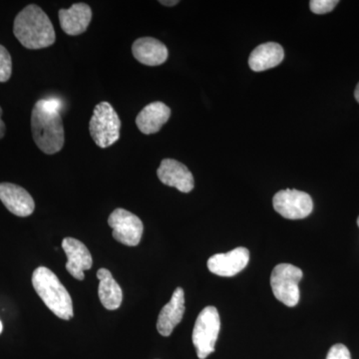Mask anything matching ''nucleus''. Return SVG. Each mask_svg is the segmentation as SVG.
Segmentation results:
<instances>
[{
    "label": "nucleus",
    "instance_id": "obj_10",
    "mask_svg": "<svg viewBox=\"0 0 359 359\" xmlns=\"http://www.w3.org/2000/svg\"><path fill=\"white\" fill-rule=\"evenodd\" d=\"M157 176L164 185L173 187L182 193H190L195 186L190 170L177 160H163L158 168Z\"/></svg>",
    "mask_w": 359,
    "mask_h": 359
},
{
    "label": "nucleus",
    "instance_id": "obj_19",
    "mask_svg": "<svg viewBox=\"0 0 359 359\" xmlns=\"http://www.w3.org/2000/svg\"><path fill=\"white\" fill-rule=\"evenodd\" d=\"M13 73V60L6 47L0 44V82L8 81Z\"/></svg>",
    "mask_w": 359,
    "mask_h": 359
},
{
    "label": "nucleus",
    "instance_id": "obj_13",
    "mask_svg": "<svg viewBox=\"0 0 359 359\" xmlns=\"http://www.w3.org/2000/svg\"><path fill=\"white\" fill-rule=\"evenodd\" d=\"M185 313V294L182 287H177L171 301L160 311L157 330L163 337H170L174 328L183 320Z\"/></svg>",
    "mask_w": 359,
    "mask_h": 359
},
{
    "label": "nucleus",
    "instance_id": "obj_25",
    "mask_svg": "<svg viewBox=\"0 0 359 359\" xmlns=\"http://www.w3.org/2000/svg\"><path fill=\"white\" fill-rule=\"evenodd\" d=\"M2 330H4V325H2L1 320H0V334H1Z\"/></svg>",
    "mask_w": 359,
    "mask_h": 359
},
{
    "label": "nucleus",
    "instance_id": "obj_12",
    "mask_svg": "<svg viewBox=\"0 0 359 359\" xmlns=\"http://www.w3.org/2000/svg\"><path fill=\"white\" fill-rule=\"evenodd\" d=\"M0 201L9 212L18 217L30 216L35 209L30 194L15 184L0 183Z\"/></svg>",
    "mask_w": 359,
    "mask_h": 359
},
{
    "label": "nucleus",
    "instance_id": "obj_20",
    "mask_svg": "<svg viewBox=\"0 0 359 359\" xmlns=\"http://www.w3.org/2000/svg\"><path fill=\"white\" fill-rule=\"evenodd\" d=\"M337 4V0H311L309 7L313 13L325 14L334 11Z\"/></svg>",
    "mask_w": 359,
    "mask_h": 359
},
{
    "label": "nucleus",
    "instance_id": "obj_8",
    "mask_svg": "<svg viewBox=\"0 0 359 359\" xmlns=\"http://www.w3.org/2000/svg\"><path fill=\"white\" fill-rule=\"evenodd\" d=\"M273 205L276 212L289 219L306 218L313 210V199L309 194L292 189L276 193Z\"/></svg>",
    "mask_w": 359,
    "mask_h": 359
},
{
    "label": "nucleus",
    "instance_id": "obj_3",
    "mask_svg": "<svg viewBox=\"0 0 359 359\" xmlns=\"http://www.w3.org/2000/svg\"><path fill=\"white\" fill-rule=\"evenodd\" d=\"M32 285L52 313L61 320L73 318V304L69 292L51 269L39 266L32 275Z\"/></svg>",
    "mask_w": 359,
    "mask_h": 359
},
{
    "label": "nucleus",
    "instance_id": "obj_17",
    "mask_svg": "<svg viewBox=\"0 0 359 359\" xmlns=\"http://www.w3.org/2000/svg\"><path fill=\"white\" fill-rule=\"evenodd\" d=\"M285 51L280 44L276 42H268L259 45L249 58L250 69L261 72L271 69L283 62Z\"/></svg>",
    "mask_w": 359,
    "mask_h": 359
},
{
    "label": "nucleus",
    "instance_id": "obj_1",
    "mask_svg": "<svg viewBox=\"0 0 359 359\" xmlns=\"http://www.w3.org/2000/svg\"><path fill=\"white\" fill-rule=\"evenodd\" d=\"M58 99H41L35 103L32 113L33 140L47 155H53L65 146V127Z\"/></svg>",
    "mask_w": 359,
    "mask_h": 359
},
{
    "label": "nucleus",
    "instance_id": "obj_6",
    "mask_svg": "<svg viewBox=\"0 0 359 359\" xmlns=\"http://www.w3.org/2000/svg\"><path fill=\"white\" fill-rule=\"evenodd\" d=\"M304 276L301 269L290 264H280L271 276V287L276 299L289 308L299 302V283Z\"/></svg>",
    "mask_w": 359,
    "mask_h": 359
},
{
    "label": "nucleus",
    "instance_id": "obj_18",
    "mask_svg": "<svg viewBox=\"0 0 359 359\" xmlns=\"http://www.w3.org/2000/svg\"><path fill=\"white\" fill-rule=\"evenodd\" d=\"M99 283L98 294L101 304L108 311L119 309L123 301L121 287L113 278L107 269H100L97 271Z\"/></svg>",
    "mask_w": 359,
    "mask_h": 359
},
{
    "label": "nucleus",
    "instance_id": "obj_14",
    "mask_svg": "<svg viewBox=\"0 0 359 359\" xmlns=\"http://www.w3.org/2000/svg\"><path fill=\"white\" fill-rule=\"evenodd\" d=\"M59 22L66 34L76 36L86 32L91 22V7L86 4H75L70 8L59 11Z\"/></svg>",
    "mask_w": 359,
    "mask_h": 359
},
{
    "label": "nucleus",
    "instance_id": "obj_26",
    "mask_svg": "<svg viewBox=\"0 0 359 359\" xmlns=\"http://www.w3.org/2000/svg\"><path fill=\"white\" fill-rule=\"evenodd\" d=\"M358 226H359V217H358Z\"/></svg>",
    "mask_w": 359,
    "mask_h": 359
},
{
    "label": "nucleus",
    "instance_id": "obj_4",
    "mask_svg": "<svg viewBox=\"0 0 359 359\" xmlns=\"http://www.w3.org/2000/svg\"><path fill=\"white\" fill-rule=\"evenodd\" d=\"M121 120L109 102L97 104L89 122V132L98 147L106 149L120 138Z\"/></svg>",
    "mask_w": 359,
    "mask_h": 359
},
{
    "label": "nucleus",
    "instance_id": "obj_24",
    "mask_svg": "<svg viewBox=\"0 0 359 359\" xmlns=\"http://www.w3.org/2000/svg\"><path fill=\"white\" fill-rule=\"evenodd\" d=\"M354 96H355L356 101L359 103V83L356 86L355 91H354Z\"/></svg>",
    "mask_w": 359,
    "mask_h": 359
},
{
    "label": "nucleus",
    "instance_id": "obj_22",
    "mask_svg": "<svg viewBox=\"0 0 359 359\" xmlns=\"http://www.w3.org/2000/svg\"><path fill=\"white\" fill-rule=\"evenodd\" d=\"M1 116H2V108L0 107V139L4 138V135H6V123L2 121Z\"/></svg>",
    "mask_w": 359,
    "mask_h": 359
},
{
    "label": "nucleus",
    "instance_id": "obj_16",
    "mask_svg": "<svg viewBox=\"0 0 359 359\" xmlns=\"http://www.w3.org/2000/svg\"><path fill=\"white\" fill-rule=\"evenodd\" d=\"M170 116H171V109L166 104L157 101V102L148 104L141 110V112L137 115L136 125L143 134H155L160 131L164 124H166L170 119Z\"/></svg>",
    "mask_w": 359,
    "mask_h": 359
},
{
    "label": "nucleus",
    "instance_id": "obj_11",
    "mask_svg": "<svg viewBox=\"0 0 359 359\" xmlns=\"http://www.w3.org/2000/svg\"><path fill=\"white\" fill-rule=\"evenodd\" d=\"M67 263L65 268L76 280H84V271L91 269L93 259L86 245L74 238H65L62 241Z\"/></svg>",
    "mask_w": 359,
    "mask_h": 359
},
{
    "label": "nucleus",
    "instance_id": "obj_21",
    "mask_svg": "<svg viewBox=\"0 0 359 359\" xmlns=\"http://www.w3.org/2000/svg\"><path fill=\"white\" fill-rule=\"evenodd\" d=\"M327 359H351V355L346 346L339 344L330 349Z\"/></svg>",
    "mask_w": 359,
    "mask_h": 359
},
{
    "label": "nucleus",
    "instance_id": "obj_5",
    "mask_svg": "<svg viewBox=\"0 0 359 359\" xmlns=\"http://www.w3.org/2000/svg\"><path fill=\"white\" fill-rule=\"evenodd\" d=\"M221 330V320L218 309L207 306L201 311L193 330V344L198 358L205 359L214 353Z\"/></svg>",
    "mask_w": 359,
    "mask_h": 359
},
{
    "label": "nucleus",
    "instance_id": "obj_2",
    "mask_svg": "<svg viewBox=\"0 0 359 359\" xmlns=\"http://www.w3.org/2000/svg\"><path fill=\"white\" fill-rule=\"evenodd\" d=\"M13 33L22 46L32 50L51 46L56 40L51 20L36 4L26 6L18 14Z\"/></svg>",
    "mask_w": 359,
    "mask_h": 359
},
{
    "label": "nucleus",
    "instance_id": "obj_15",
    "mask_svg": "<svg viewBox=\"0 0 359 359\" xmlns=\"http://www.w3.org/2000/svg\"><path fill=\"white\" fill-rule=\"evenodd\" d=\"M132 54L142 65L159 66L166 62L169 52L166 45L153 37H141L132 45Z\"/></svg>",
    "mask_w": 359,
    "mask_h": 359
},
{
    "label": "nucleus",
    "instance_id": "obj_23",
    "mask_svg": "<svg viewBox=\"0 0 359 359\" xmlns=\"http://www.w3.org/2000/svg\"><path fill=\"white\" fill-rule=\"evenodd\" d=\"M161 4L165 6H175L176 4H179L178 0H172V1H164V0H161Z\"/></svg>",
    "mask_w": 359,
    "mask_h": 359
},
{
    "label": "nucleus",
    "instance_id": "obj_9",
    "mask_svg": "<svg viewBox=\"0 0 359 359\" xmlns=\"http://www.w3.org/2000/svg\"><path fill=\"white\" fill-rule=\"evenodd\" d=\"M250 252L245 248H236L226 254H217L208 259V269L211 273L219 276L238 275L248 266Z\"/></svg>",
    "mask_w": 359,
    "mask_h": 359
},
{
    "label": "nucleus",
    "instance_id": "obj_7",
    "mask_svg": "<svg viewBox=\"0 0 359 359\" xmlns=\"http://www.w3.org/2000/svg\"><path fill=\"white\" fill-rule=\"evenodd\" d=\"M108 224L113 229L112 236L117 242L128 247H136L141 242L143 223L133 212L121 208L116 209L111 212Z\"/></svg>",
    "mask_w": 359,
    "mask_h": 359
}]
</instances>
